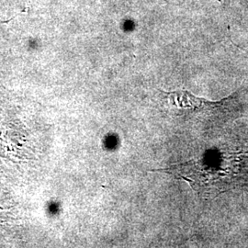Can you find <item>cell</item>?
I'll list each match as a JSON object with an SVG mask.
<instances>
[{
  "mask_svg": "<svg viewBox=\"0 0 248 248\" xmlns=\"http://www.w3.org/2000/svg\"><path fill=\"white\" fill-rule=\"evenodd\" d=\"M162 104L164 108L168 110L171 115L185 116L202 112H215L222 108L226 99L219 102H212L202 98H197L186 90H177L172 92H166L160 90Z\"/></svg>",
  "mask_w": 248,
  "mask_h": 248,
  "instance_id": "6da1fadb",
  "label": "cell"
}]
</instances>
